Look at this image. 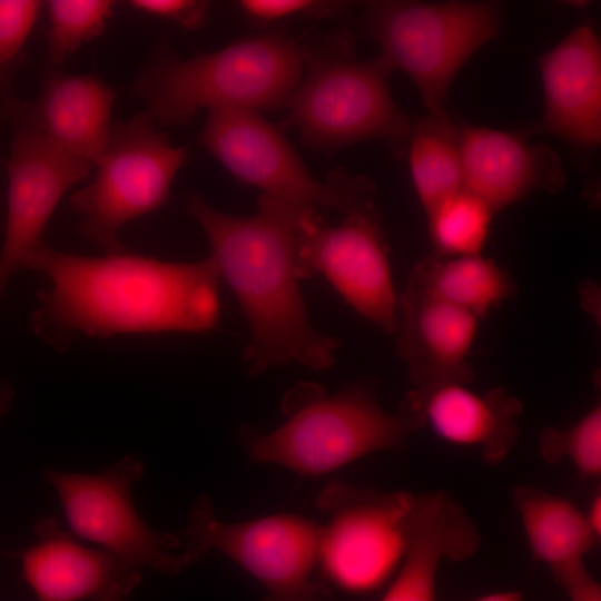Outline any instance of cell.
<instances>
[{
    "instance_id": "1",
    "label": "cell",
    "mask_w": 601,
    "mask_h": 601,
    "mask_svg": "<svg viewBox=\"0 0 601 601\" xmlns=\"http://www.w3.org/2000/svg\"><path fill=\"white\" fill-rule=\"evenodd\" d=\"M26 269L49 282L38 293L30 327L57 352L67 351L76 335L203 334L216 326L220 313L221 278L210 255L190 263L127 250L90 257L43 244Z\"/></svg>"
},
{
    "instance_id": "2",
    "label": "cell",
    "mask_w": 601,
    "mask_h": 601,
    "mask_svg": "<svg viewBox=\"0 0 601 601\" xmlns=\"http://www.w3.org/2000/svg\"><path fill=\"white\" fill-rule=\"evenodd\" d=\"M304 208L260 195L257 213L240 217L215 209L199 195L187 201L246 317L249 337L242 355L253 376L294 362L326 370L341 347L338 338L313 327L302 295L297 246Z\"/></svg>"
},
{
    "instance_id": "3",
    "label": "cell",
    "mask_w": 601,
    "mask_h": 601,
    "mask_svg": "<svg viewBox=\"0 0 601 601\" xmlns=\"http://www.w3.org/2000/svg\"><path fill=\"white\" fill-rule=\"evenodd\" d=\"M298 43L304 71L285 104L284 125L324 154L381 139L393 156H405L412 120L393 98L390 65L380 55L359 59L347 31L307 33Z\"/></svg>"
},
{
    "instance_id": "4",
    "label": "cell",
    "mask_w": 601,
    "mask_h": 601,
    "mask_svg": "<svg viewBox=\"0 0 601 601\" xmlns=\"http://www.w3.org/2000/svg\"><path fill=\"white\" fill-rule=\"evenodd\" d=\"M303 71L298 39L272 30L187 59L158 46L135 89L156 125L183 127L201 109L284 108Z\"/></svg>"
},
{
    "instance_id": "5",
    "label": "cell",
    "mask_w": 601,
    "mask_h": 601,
    "mask_svg": "<svg viewBox=\"0 0 601 601\" xmlns=\"http://www.w3.org/2000/svg\"><path fill=\"white\" fill-rule=\"evenodd\" d=\"M285 422L268 433L240 425L239 439L254 463H270L306 476L322 475L367 454L398 450L417 430L402 408L387 413L372 382H356L335 394L299 382L284 396Z\"/></svg>"
},
{
    "instance_id": "6",
    "label": "cell",
    "mask_w": 601,
    "mask_h": 601,
    "mask_svg": "<svg viewBox=\"0 0 601 601\" xmlns=\"http://www.w3.org/2000/svg\"><path fill=\"white\" fill-rule=\"evenodd\" d=\"M503 6L497 1H368L362 26L393 70L415 85L427 111L444 108L463 66L499 37Z\"/></svg>"
},
{
    "instance_id": "7",
    "label": "cell",
    "mask_w": 601,
    "mask_h": 601,
    "mask_svg": "<svg viewBox=\"0 0 601 601\" xmlns=\"http://www.w3.org/2000/svg\"><path fill=\"white\" fill-rule=\"evenodd\" d=\"M187 158L188 149L174 146L147 111L115 122L105 151L92 165L91 180L70 196L81 236L104 254L125 252L120 230L166 204Z\"/></svg>"
},
{
    "instance_id": "8",
    "label": "cell",
    "mask_w": 601,
    "mask_h": 601,
    "mask_svg": "<svg viewBox=\"0 0 601 601\" xmlns=\"http://www.w3.org/2000/svg\"><path fill=\"white\" fill-rule=\"evenodd\" d=\"M180 555L189 566L217 551L249 573L265 591L264 601H326L327 585L314 579L322 524L295 514L243 522L217 518L208 496H197L180 533Z\"/></svg>"
},
{
    "instance_id": "9",
    "label": "cell",
    "mask_w": 601,
    "mask_h": 601,
    "mask_svg": "<svg viewBox=\"0 0 601 601\" xmlns=\"http://www.w3.org/2000/svg\"><path fill=\"white\" fill-rule=\"evenodd\" d=\"M198 141L237 180L262 195L304 207L349 215L375 206V186L364 175L336 169L316 179L279 128L258 111H208Z\"/></svg>"
},
{
    "instance_id": "10",
    "label": "cell",
    "mask_w": 601,
    "mask_h": 601,
    "mask_svg": "<svg viewBox=\"0 0 601 601\" xmlns=\"http://www.w3.org/2000/svg\"><path fill=\"white\" fill-rule=\"evenodd\" d=\"M414 497L342 482L327 485L317 499L326 518L318 561L324 578L355 594L383 585L403 561Z\"/></svg>"
},
{
    "instance_id": "11",
    "label": "cell",
    "mask_w": 601,
    "mask_h": 601,
    "mask_svg": "<svg viewBox=\"0 0 601 601\" xmlns=\"http://www.w3.org/2000/svg\"><path fill=\"white\" fill-rule=\"evenodd\" d=\"M145 473V463L135 454L95 474L42 470L75 536L139 570L177 575L186 568L177 552L181 546L179 535L151 529L132 502L134 486Z\"/></svg>"
},
{
    "instance_id": "12",
    "label": "cell",
    "mask_w": 601,
    "mask_h": 601,
    "mask_svg": "<svg viewBox=\"0 0 601 601\" xmlns=\"http://www.w3.org/2000/svg\"><path fill=\"white\" fill-rule=\"evenodd\" d=\"M300 279L324 276L362 317L394 335L398 311L388 245L376 206L326 223L315 207H305L298 228Z\"/></svg>"
},
{
    "instance_id": "13",
    "label": "cell",
    "mask_w": 601,
    "mask_h": 601,
    "mask_svg": "<svg viewBox=\"0 0 601 601\" xmlns=\"http://www.w3.org/2000/svg\"><path fill=\"white\" fill-rule=\"evenodd\" d=\"M88 161L51 142L29 119L16 129L7 162L8 191L0 248V300L16 273L45 244L63 196L90 173Z\"/></svg>"
},
{
    "instance_id": "14",
    "label": "cell",
    "mask_w": 601,
    "mask_h": 601,
    "mask_svg": "<svg viewBox=\"0 0 601 601\" xmlns=\"http://www.w3.org/2000/svg\"><path fill=\"white\" fill-rule=\"evenodd\" d=\"M542 118L521 131L525 138L549 134L578 148L601 141V42L588 19L539 57Z\"/></svg>"
},
{
    "instance_id": "15",
    "label": "cell",
    "mask_w": 601,
    "mask_h": 601,
    "mask_svg": "<svg viewBox=\"0 0 601 601\" xmlns=\"http://www.w3.org/2000/svg\"><path fill=\"white\" fill-rule=\"evenodd\" d=\"M35 535L20 561L37 601H128L140 583L139 569L78 542L53 516L41 518Z\"/></svg>"
},
{
    "instance_id": "16",
    "label": "cell",
    "mask_w": 601,
    "mask_h": 601,
    "mask_svg": "<svg viewBox=\"0 0 601 601\" xmlns=\"http://www.w3.org/2000/svg\"><path fill=\"white\" fill-rule=\"evenodd\" d=\"M463 188L494 213L535 189L561 191L566 176L549 145H530L523 135L457 122Z\"/></svg>"
},
{
    "instance_id": "17",
    "label": "cell",
    "mask_w": 601,
    "mask_h": 601,
    "mask_svg": "<svg viewBox=\"0 0 601 601\" xmlns=\"http://www.w3.org/2000/svg\"><path fill=\"white\" fill-rule=\"evenodd\" d=\"M397 311L396 351L415 391L473 380L469 356L477 331L475 315L406 287Z\"/></svg>"
},
{
    "instance_id": "18",
    "label": "cell",
    "mask_w": 601,
    "mask_h": 601,
    "mask_svg": "<svg viewBox=\"0 0 601 601\" xmlns=\"http://www.w3.org/2000/svg\"><path fill=\"white\" fill-rule=\"evenodd\" d=\"M401 406L417 428L428 426L447 443L476 447L490 464L501 463L515 445L523 413L521 401L501 387L481 395L461 383L413 390Z\"/></svg>"
},
{
    "instance_id": "19",
    "label": "cell",
    "mask_w": 601,
    "mask_h": 601,
    "mask_svg": "<svg viewBox=\"0 0 601 601\" xmlns=\"http://www.w3.org/2000/svg\"><path fill=\"white\" fill-rule=\"evenodd\" d=\"M480 545L477 528L450 493L415 496L405 554L381 601H436L441 562L469 559Z\"/></svg>"
},
{
    "instance_id": "20",
    "label": "cell",
    "mask_w": 601,
    "mask_h": 601,
    "mask_svg": "<svg viewBox=\"0 0 601 601\" xmlns=\"http://www.w3.org/2000/svg\"><path fill=\"white\" fill-rule=\"evenodd\" d=\"M115 99L96 75L56 73L45 81L28 119L56 146L92 166L108 145Z\"/></svg>"
},
{
    "instance_id": "21",
    "label": "cell",
    "mask_w": 601,
    "mask_h": 601,
    "mask_svg": "<svg viewBox=\"0 0 601 601\" xmlns=\"http://www.w3.org/2000/svg\"><path fill=\"white\" fill-rule=\"evenodd\" d=\"M406 288L465 309L477 318L516 289L510 275L482 254L425 257L411 270Z\"/></svg>"
},
{
    "instance_id": "22",
    "label": "cell",
    "mask_w": 601,
    "mask_h": 601,
    "mask_svg": "<svg viewBox=\"0 0 601 601\" xmlns=\"http://www.w3.org/2000/svg\"><path fill=\"white\" fill-rule=\"evenodd\" d=\"M513 501L533 556L550 569L583 561L598 540L585 513L563 496L526 484L514 487Z\"/></svg>"
},
{
    "instance_id": "23",
    "label": "cell",
    "mask_w": 601,
    "mask_h": 601,
    "mask_svg": "<svg viewBox=\"0 0 601 601\" xmlns=\"http://www.w3.org/2000/svg\"><path fill=\"white\" fill-rule=\"evenodd\" d=\"M411 178L425 213L463 188L459 125L445 108L411 121L406 150Z\"/></svg>"
},
{
    "instance_id": "24",
    "label": "cell",
    "mask_w": 601,
    "mask_h": 601,
    "mask_svg": "<svg viewBox=\"0 0 601 601\" xmlns=\"http://www.w3.org/2000/svg\"><path fill=\"white\" fill-rule=\"evenodd\" d=\"M494 210L462 188L426 213L435 254L444 257L481 255Z\"/></svg>"
},
{
    "instance_id": "25",
    "label": "cell",
    "mask_w": 601,
    "mask_h": 601,
    "mask_svg": "<svg viewBox=\"0 0 601 601\" xmlns=\"http://www.w3.org/2000/svg\"><path fill=\"white\" fill-rule=\"evenodd\" d=\"M48 52L55 63L65 61L83 43L100 36L114 12L109 0H50Z\"/></svg>"
},
{
    "instance_id": "26",
    "label": "cell",
    "mask_w": 601,
    "mask_h": 601,
    "mask_svg": "<svg viewBox=\"0 0 601 601\" xmlns=\"http://www.w3.org/2000/svg\"><path fill=\"white\" fill-rule=\"evenodd\" d=\"M540 453L549 463L564 457L584 477L601 474V407L594 405L568 428L546 427L540 436Z\"/></svg>"
},
{
    "instance_id": "27",
    "label": "cell",
    "mask_w": 601,
    "mask_h": 601,
    "mask_svg": "<svg viewBox=\"0 0 601 601\" xmlns=\"http://www.w3.org/2000/svg\"><path fill=\"white\" fill-rule=\"evenodd\" d=\"M238 6L248 19L270 23L294 18H332L347 11L352 3L326 0H243Z\"/></svg>"
},
{
    "instance_id": "28",
    "label": "cell",
    "mask_w": 601,
    "mask_h": 601,
    "mask_svg": "<svg viewBox=\"0 0 601 601\" xmlns=\"http://www.w3.org/2000/svg\"><path fill=\"white\" fill-rule=\"evenodd\" d=\"M43 6L37 0H0V70L20 53Z\"/></svg>"
},
{
    "instance_id": "29",
    "label": "cell",
    "mask_w": 601,
    "mask_h": 601,
    "mask_svg": "<svg viewBox=\"0 0 601 601\" xmlns=\"http://www.w3.org/2000/svg\"><path fill=\"white\" fill-rule=\"evenodd\" d=\"M128 4L139 12L191 30L205 23L209 8V2L201 0H131Z\"/></svg>"
},
{
    "instance_id": "30",
    "label": "cell",
    "mask_w": 601,
    "mask_h": 601,
    "mask_svg": "<svg viewBox=\"0 0 601 601\" xmlns=\"http://www.w3.org/2000/svg\"><path fill=\"white\" fill-rule=\"evenodd\" d=\"M551 572L570 601H601V587L583 561L551 569Z\"/></svg>"
},
{
    "instance_id": "31",
    "label": "cell",
    "mask_w": 601,
    "mask_h": 601,
    "mask_svg": "<svg viewBox=\"0 0 601 601\" xmlns=\"http://www.w3.org/2000/svg\"><path fill=\"white\" fill-rule=\"evenodd\" d=\"M588 523L592 529L595 536L599 539L601 535V495L597 493L589 505L588 512L585 513Z\"/></svg>"
},
{
    "instance_id": "32",
    "label": "cell",
    "mask_w": 601,
    "mask_h": 601,
    "mask_svg": "<svg viewBox=\"0 0 601 601\" xmlns=\"http://www.w3.org/2000/svg\"><path fill=\"white\" fill-rule=\"evenodd\" d=\"M14 398V388L6 380H0V421L9 412Z\"/></svg>"
},
{
    "instance_id": "33",
    "label": "cell",
    "mask_w": 601,
    "mask_h": 601,
    "mask_svg": "<svg viewBox=\"0 0 601 601\" xmlns=\"http://www.w3.org/2000/svg\"><path fill=\"white\" fill-rule=\"evenodd\" d=\"M475 601H524V599L518 591H506L487 594Z\"/></svg>"
}]
</instances>
